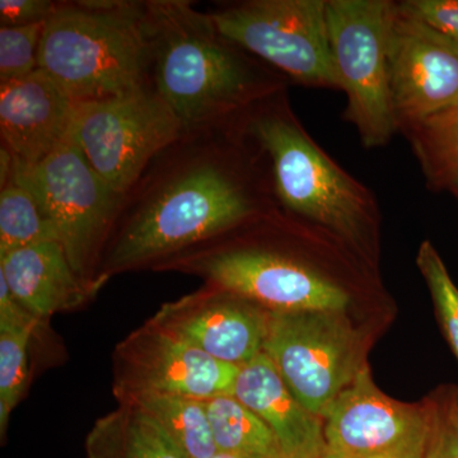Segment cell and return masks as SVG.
Returning a JSON list of instances; mask_svg holds the SVG:
<instances>
[{"mask_svg":"<svg viewBox=\"0 0 458 458\" xmlns=\"http://www.w3.org/2000/svg\"><path fill=\"white\" fill-rule=\"evenodd\" d=\"M391 99L405 131L458 104V44L394 3L388 47Z\"/></svg>","mask_w":458,"mask_h":458,"instance_id":"13","label":"cell"},{"mask_svg":"<svg viewBox=\"0 0 458 458\" xmlns=\"http://www.w3.org/2000/svg\"><path fill=\"white\" fill-rule=\"evenodd\" d=\"M403 132L429 188L457 191L458 104Z\"/></svg>","mask_w":458,"mask_h":458,"instance_id":"21","label":"cell"},{"mask_svg":"<svg viewBox=\"0 0 458 458\" xmlns=\"http://www.w3.org/2000/svg\"><path fill=\"white\" fill-rule=\"evenodd\" d=\"M394 11L388 0H327L331 56L348 98L344 119L369 149L386 146L399 131L388 73Z\"/></svg>","mask_w":458,"mask_h":458,"instance_id":"7","label":"cell"},{"mask_svg":"<svg viewBox=\"0 0 458 458\" xmlns=\"http://www.w3.org/2000/svg\"><path fill=\"white\" fill-rule=\"evenodd\" d=\"M209 14L225 38L293 82L339 89L327 0H246Z\"/></svg>","mask_w":458,"mask_h":458,"instance_id":"10","label":"cell"},{"mask_svg":"<svg viewBox=\"0 0 458 458\" xmlns=\"http://www.w3.org/2000/svg\"><path fill=\"white\" fill-rule=\"evenodd\" d=\"M237 123L267 159L283 212L322 229L358 254L372 252L378 223L375 195L307 132L286 89L262 99Z\"/></svg>","mask_w":458,"mask_h":458,"instance_id":"3","label":"cell"},{"mask_svg":"<svg viewBox=\"0 0 458 458\" xmlns=\"http://www.w3.org/2000/svg\"><path fill=\"white\" fill-rule=\"evenodd\" d=\"M45 25L0 26V84L38 71Z\"/></svg>","mask_w":458,"mask_h":458,"instance_id":"25","label":"cell"},{"mask_svg":"<svg viewBox=\"0 0 458 458\" xmlns=\"http://www.w3.org/2000/svg\"><path fill=\"white\" fill-rule=\"evenodd\" d=\"M454 194L456 195V197L458 198V190L457 191H454Z\"/></svg>","mask_w":458,"mask_h":458,"instance_id":"31","label":"cell"},{"mask_svg":"<svg viewBox=\"0 0 458 458\" xmlns=\"http://www.w3.org/2000/svg\"><path fill=\"white\" fill-rule=\"evenodd\" d=\"M204 403L218 452L241 458H286L270 428L233 394Z\"/></svg>","mask_w":458,"mask_h":458,"instance_id":"19","label":"cell"},{"mask_svg":"<svg viewBox=\"0 0 458 458\" xmlns=\"http://www.w3.org/2000/svg\"><path fill=\"white\" fill-rule=\"evenodd\" d=\"M57 2L50 0H2L0 25L29 26L45 23L56 11Z\"/></svg>","mask_w":458,"mask_h":458,"instance_id":"28","label":"cell"},{"mask_svg":"<svg viewBox=\"0 0 458 458\" xmlns=\"http://www.w3.org/2000/svg\"><path fill=\"white\" fill-rule=\"evenodd\" d=\"M238 372L149 319L116 346L114 394L120 403L148 394L207 401L233 394Z\"/></svg>","mask_w":458,"mask_h":458,"instance_id":"11","label":"cell"},{"mask_svg":"<svg viewBox=\"0 0 458 458\" xmlns=\"http://www.w3.org/2000/svg\"><path fill=\"white\" fill-rule=\"evenodd\" d=\"M41 322L18 302L0 276V328L38 327Z\"/></svg>","mask_w":458,"mask_h":458,"instance_id":"29","label":"cell"},{"mask_svg":"<svg viewBox=\"0 0 458 458\" xmlns=\"http://www.w3.org/2000/svg\"><path fill=\"white\" fill-rule=\"evenodd\" d=\"M233 394L270 428L286 458H327L324 419L300 403L264 352L241 367Z\"/></svg>","mask_w":458,"mask_h":458,"instance_id":"16","label":"cell"},{"mask_svg":"<svg viewBox=\"0 0 458 458\" xmlns=\"http://www.w3.org/2000/svg\"><path fill=\"white\" fill-rule=\"evenodd\" d=\"M11 182L35 195L77 276L99 289L102 259L125 195L93 170L71 134L38 164L14 161Z\"/></svg>","mask_w":458,"mask_h":458,"instance_id":"6","label":"cell"},{"mask_svg":"<svg viewBox=\"0 0 458 458\" xmlns=\"http://www.w3.org/2000/svg\"><path fill=\"white\" fill-rule=\"evenodd\" d=\"M122 403H134L155 419L186 458H213L218 454L204 401L148 394Z\"/></svg>","mask_w":458,"mask_h":458,"instance_id":"20","label":"cell"},{"mask_svg":"<svg viewBox=\"0 0 458 458\" xmlns=\"http://www.w3.org/2000/svg\"><path fill=\"white\" fill-rule=\"evenodd\" d=\"M0 276L18 302L42 322L82 306L98 291L77 276L57 240L0 256Z\"/></svg>","mask_w":458,"mask_h":458,"instance_id":"17","label":"cell"},{"mask_svg":"<svg viewBox=\"0 0 458 458\" xmlns=\"http://www.w3.org/2000/svg\"><path fill=\"white\" fill-rule=\"evenodd\" d=\"M213 458H241L236 456H232V454H221V452H218V454H216Z\"/></svg>","mask_w":458,"mask_h":458,"instance_id":"30","label":"cell"},{"mask_svg":"<svg viewBox=\"0 0 458 458\" xmlns=\"http://www.w3.org/2000/svg\"><path fill=\"white\" fill-rule=\"evenodd\" d=\"M150 83L185 132L225 128L284 89V75L225 38L186 0H148Z\"/></svg>","mask_w":458,"mask_h":458,"instance_id":"2","label":"cell"},{"mask_svg":"<svg viewBox=\"0 0 458 458\" xmlns=\"http://www.w3.org/2000/svg\"><path fill=\"white\" fill-rule=\"evenodd\" d=\"M155 270L195 274L271 312L345 311L348 289L311 260L262 240L216 238Z\"/></svg>","mask_w":458,"mask_h":458,"instance_id":"5","label":"cell"},{"mask_svg":"<svg viewBox=\"0 0 458 458\" xmlns=\"http://www.w3.org/2000/svg\"><path fill=\"white\" fill-rule=\"evenodd\" d=\"M75 101L41 69L0 84V135L14 161L36 165L68 137Z\"/></svg>","mask_w":458,"mask_h":458,"instance_id":"15","label":"cell"},{"mask_svg":"<svg viewBox=\"0 0 458 458\" xmlns=\"http://www.w3.org/2000/svg\"><path fill=\"white\" fill-rule=\"evenodd\" d=\"M269 313L216 286L164 304L152 321L205 354L231 366H246L264 351Z\"/></svg>","mask_w":458,"mask_h":458,"instance_id":"14","label":"cell"},{"mask_svg":"<svg viewBox=\"0 0 458 458\" xmlns=\"http://www.w3.org/2000/svg\"><path fill=\"white\" fill-rule=\"evenodd\" d=\"M69 134L108 185L126 195L157 157L186 134L152 87L75 102Z\"/></svg>","mask_w":458,"mask_h":458,"instance_id":"8","label":"cell"},{"mask_svg":"<svg viewBox=\"0 0 458 458\" xmlns=\"http://www.w3.org/2000/svg\"><path fill=\"white\" fill-rule=\"evenodd\" d=\"M344 312L269 313L262 352L300 403L321 418L367 366L363 335Z\"/></svg>","mask_w":458,"mask_h":458,"instance_id":"9","label":"cell"},{"mask_svg":"<svg viewBox=\"0 0 458 458\" xmlns=\"http://www.w3.org/2000/svg\"><path fill=\"white\" fill-rule=\"evenodd\" d=\"M57 240L56 229L30 190L11 182L0 190V256Z\"/></svg>","mask_w":458,"mask_h":458,"instance_id":"22","label":"cell"},{"mask_svg":"<svg viewBox=\"0 0 458 458\" xmlns=\"http://www.w3.org/2000/svg\"><path fill=\"white\" fill-rule=\"evenodd\" d=\"M38 327L0 328V434L4 438L9 417L25 394L29 345Z\"/></svg>","mask_w":458,"mask_h":458,"instance_id":"23","label":"cell"},{"mask_svg":"<svg viewBox=\"0 0 458 458\" xmlns=\"http://www.w3.org/2000/svg\"><path fill=\"white\" fill-rule=\"evenodd\" d=\"M327 458H423L429 417L426 403L391 399L360 370L322 415Z\"/></svg>","mask_w":458,"mask_h":458,"instance_id":"12","label":"cell"},{"mask_svg":"<svg viewBox=\"0 0 458 458\" xmlns=\"http://www.w3.org/2000/svg\"><path fill=\"white\" fill-rule=\"evenodd\" d=\"M417 265L426 280L443 331L458 360V288L436 247L424 241L419 247Z\"/></svg>","mask_w":458,"mask_h":458,"instance_id":"24","label":"cell"},{"mask_svg":"<svg viewBox=\"0 0 458 458\" xmlns=\"http://www.w3.org/2000/svg\"><path fill=\"white\" fill-rule=\"evenodd\" d=\"M276 209L267 159L237 123L186 132L125 195L99 283L156 269Z\"/></svg>","mask_w":458,"mask_h":458,"instance_id":"1","label":"cell"},{"mask_svg":"<svg viewBox=\"0 0 458 458\" xmlns=\"http://www.w3.org/2000/svg\"><path fill=\"white\" fill-rule=\"evenodd\" d=\"M87 458H186L143 409L120 403L99 418L86 438Z\"/></svg>","mask_w":458,"mask_h":458,"instance_id":"18","label":"cell"},{"mask_svg":"<svg viewBox=\"0 0 458 458\" xmlns=\"http://www.w3.org/2000/svg\"><path fill=\"white\" fill-rule=\"evenodd\" d=\"M397 4L458 44V0H405Z\"/></svg>","mask_w":458,"mask_h":458,"instance_id":"27","label":"cell"},{"mask_svg":"<svg viewBox=\"0 0 458 458\" xmlns=\"http://www.w3.org/2000/svg\"><path fill=\"white\" fill-rule=\"evenodd\" d=\"M150 65L147 2H57L45 25L38 69L75 102L152 87Z\"/></svg>","mask_w":458,"mask_h":458,"instance_id":"4","label":"cell"},{"mask_svg":"<svg viewBox=\"0 0 458 458\" xmlns=\"http://www.w3.org/2000/svg\"><path fill=\"white\" fill-rule=\"evenodd\" d=\"M429 434L423 458H458V390H445L426 403Z\"/></svg>","mask_w":458,"mask_h":458,"instance_id":"26","label":"cell"}]
</instances>
